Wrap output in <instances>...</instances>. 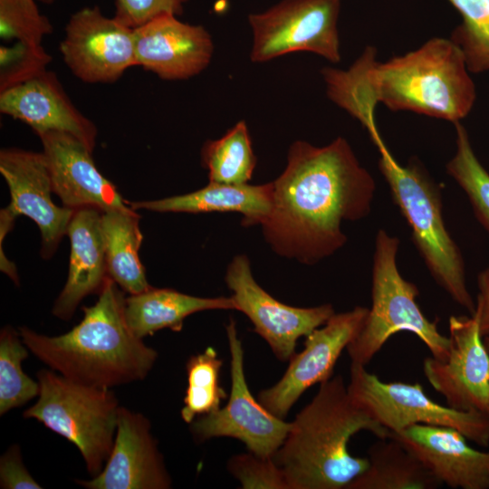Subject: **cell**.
<instances>
[{"label":"cell","instance_id":"cell-1","mask_svg":"<svg viewBox=\"0 0 489 489\" xmlns=\"http://www.w3.org/2000/svg\"><path fill=\"white\" fill-rule=\"evenodd\" d=\"M375 191L372 175L345 139L324 147L297 140L273 182L272 210L261 224L265 240L279 255L317 264L345 244L344 221L369 215Z\"/></svg>","mask_w":489,"mask_h":489},{"label":"cell","instance_id":"cell-2","mask_svg":"<svg viewBox=\"0 0 489 489\" xmlns=\"http://www.w3.org/2000/svg\"><path fill=\"white\" fill-rule=\"evenodd\" d=\"M469 72L461 50L445 38L384 62L368 46L347 71L321 70L329 98L345 110L380 102L454 124L469 114L476 99Z\"/></svg>","mask_w":489,"mask_h":489},{"label":"cell","instance_id":"cell-3","mask_svg":"<svg viewBox=\"0 0 489 489\" xmlns=\"http://www.w3.org/2000/svg\"><path fill=\"white\" fill-rule=\"evenodd\" d=\"M98 294L71 331L50 337L23 326V342L49 369L76 382L111 388L145 379L158 352L129 329L124 291L108 277Z\"/></svg>","mask_w":489,"mask_h":489},{"label":"cell","instance_id":"cell-4","mask_svg":"<svg viewBox=\"0 0 489 489\" xmlns=\"http://www.w3.org/2000/svg\"><path fill=\"white\" fill-rule=\"evenodd\" d=\"M360 431L378 438L389 436L352 401L342 377L332 376L320 383L272 457L289 489H347L369 465L368 457L349 451L350 438Z\"/></svg>","mask_w":489,"mask_h":489},{"label":"cell","instance_id":"cell-5","mask_svg":"<svg viewBox=\"0 0 489 489\" xmlns=\"http://www.w3.org/2000/svg\"><path fill=\"white\" fill-rule=\"evenodd\" d=\"M374 145L380 155V173L410 227L411 239L428 272L456 304L474 315L475 301L467 288L462 253L444 221L439 187L418 160L413 158L403 166L382 139Z\"/></svg>","mask_w":489,"mask_h":489},{"label":"cell","instance_id":"cell-6","mask_svg":"<svg viewBox=\"0 0 489 489\" xmlns=\"http://www.w3.org/2000/svg\"><path fill=\"white\" fill-rule=\"evenodd\" d=\"M399 239L379 229L375 237L372 264V305L357 338L347 347L351 364L368 365L388 339L400 331L415 334L432 357L445 360L449 337L441 334L437 321H429L417 302V286L403 278L397 264Z\"/></svg>","mask_w":489,"mask_h":489},{"label":"cell","instance_id":"cell-7","mask_svg":"<svg viewBox=\"0 0 489 489\" xmlns=\"http://www.w3.org/2000/svg\"><path fill=\"white\" fill-rule=\"evenodd\" d=\"M37 401L24 412L72 443L88 473L99 475L114 444L120 406L110 388L73 381L53 369L37 372Z\"/></svg>","mask_w":489,"mask_h":489},{"label":"cell","instance_id":"cell-8","mask_svg":"<svg viewBox=\"0 0 489 489\" xmlns=\"http://www.w3.org/2000/svg\"><path fill=\"white\" fill-rule=\"evenodd\" d=\"M352 401L389 434L415 424L452 427L468 441L489 446V416L442 406L430 398L420 383L385 382L365 366L351 364L347 386Z\"/></svg>","mask_w":489,"mask_h":489},{"label":"cell","instance_id":"cell-9","mask_svg":"<svg viewBox=\"0 0 489 489\" xmlns=\"http://www.w3.org/2000/svg\"><path fill=\"white\" fill-rule=\"evenodd\" d=\"M340 10V0H282L265 11L250 14L252 62L304 51L339 62Z\"/></svg>","mask_w":489,"mask_h":489},{"label":"cell","instance_id":"cell-10","mask_svg":"<svg viewBox=\"0 0 489 489\" xmlns=\"http://www.w3.org/2000/svg\"><path fill=\"white\" fill-rule=\"evenodd\" d=\"M225 330L231 357L229 400L224 408L196 417L190 423L191 432L198 442L220 436L236 438L249 452L271 457L284 441L292 422L274 416L253 397L244 375L242 341L233 319Z\"/></svg>","mask_w":489,"mask_h":489},{"label":"cell","instance_id":"cell-11","mask_svg":"<svg viewBox=\"0 0 489 489\" xmlns=\"http://www.w3.org/2000/svg\"><path fill=\"white\" fill-rule=\"evenodd\" d=\"M72 72L87 83H111L138 66L134 29L98 6L83 7L69 19L60 44Z\"/></svg>","mask_w":489,"mask_h":489},{"label":"cell","instance_id":"cell-12","mask_svg":"<svg viewBox=\"0 0 489 489\" xmlns=\"http://www.w3.org/2000/svg\"><path fill=\"white\" fill-rule=\"evenodd\" d=\"M225 280L233 292L231 297L237 311L249 318L254 331L282 361L289 360L295 353L301 337L308 336L335 313L330 303L300 308L279 302L256 283L249 259L244 254L231 261Z\"/></svg>","mask_w":489,"mask_h":489},{"label":"cell","instance_id":"cell-13","mask_svg":"<svg viewBox=\"0 0 489 489\" xmlns=\"http://www.w3.org/2000/svg\"><path fill=\"white\" fill-rule=\"evenodd\" d=\"M368 313V308L356 306L350 311L334 313L322 326L312 331L306 336L304 349L289 360L281 379L262 390L258 401L269 412L283 419L309 388L332 377L338 359L360 332Z\"/></svg>","mask_w":489,"mask_h":489},{"label":"cell","instance_id":"cell-14","mask_svg":"<svg viewBox=\"0 0 489 489\" xmlns=\"http://www.w3.org/2000/svg\"><path fill=\"white\" fill-rule=\"evenodd\" d=\"M449 341L445 360H424L426 379L448 407L489 416V352L477 317L452 315Z\"/></svg>","mask_w":489,"mask_h":489},{"label":"cell","instance_id":"cell-15","mask_svg":"<svg viewBox=\"0 0 489 489\" xmlns=\"http://www.w3.org/2000/svg\"><path fill=\"white\" fill-rule=\"evenodd\" d=\"M0 173L11 201L7 207L16 216H26L36 223L41 233V254L49 259L66 235L73 209L56 206L47 163L43 152L20 149L0 151Z\"/></svg>","mask_w":489,"mask_h":489},{"label":"cell","instance_id":"cell-16","mask_svg":"<svg viewBox=\"0 0 489 489\" xmlns=\"http://www.w3.org/2000/svg\"><path fill=\"white\" fill-rule=\"evenodd\" d=\"M75 482L88 489H168L171 478L149 420L120 407L110 455L102 471L91 480Z\"/></svg>","mask_w":489,"mask_h":489},{"label":"cell","instance_id":"cell-17","mask_svg":"<svg viewBox=\"0 0 489 489\" xmlns=\"http://www.w3.org/2000/svg\"><path fill=\"white\" fill-rule=\"evenodd\" d=\"M50 173L53 192L63 206L92 207L105 212L131 207L116 187L99 171L91 150L73 135L49 131L39 136Z\"/></svg>","mask_w":489,"mask_h":489},{"label":"cell","instance_id":"cell-18","mask_svg":"<svg viewBox=\"0 0 489 489\" xmlns=\"http://www.w3.org/2000/svg\"><path fill=\"white\" fill-rule=\"evenodd\" d=\"M138 66L168 81L196 76L209 64L214 44L202 25L174 14L158 16L134 28Z\"/></svg>","mask_w":489,"mask_h":489},{"label":"cell","instance_id":"cell-19","mask_svg":"<svg viewBox=\"0 0 489 489\" xmlns=\"http://www.w3.org/2000/svg\"><path fill=\"white\" fill-rule=\"evenodd\" d=\"M442 484L453 489H489V451L474 449L452 427L415 424L390 433Z\"/></svg>","mask_w":489,"mask_h":489},{"label":"cell","instance_id":"cell-20","mask_svg":"<svg viewBox=\"0 0 489 489\" xmlns=\"http://www.w3.org/2000/svg\"><path fill=\"white\" fill-rule=\"evenodd\" d=\"M0 111L29 125L38 136L49 131L73 135L91 151L95 125L71 101L56 75L44 71L1 91Z\"/></svg>","mask_w":489,"mask_h":489},{"label":"cell","instance_id":"cell-21","mask_svg":"<svg viewBox=\"0 0 489 489\" xmlns=\"http://www.w3.org/2000/svg\"><path fill=\"white\" fill-rule=\"evenodd\" d=\"M66 235L71 241L68 277L53 308V314L64 321L86 296L99 293L109 277L101 212L92 207L74 210Z\"/></svg>","mask_w":489,"mask_h":489},{"label":"cell","instance_id":"cell-22","mask_svg":"<svg viewBox=\"0 0 489 489\" xmlns=\"http://www.w3.org/2000/svg\"><path fill=\"white\" fill-rule=\"evenodd\" d=\"M52 31L35 0H0L1 39L14 43L11 48H0V91L46 71L51 58L42 40Z\"/></svg>","mask_w":489,"mask_h":489},{"label":"cell","instance_id":"cell-23","mask_svg":"<svg viewBox=\"0 0 489 489\" xmlns=\"http://www.w3.org/2000/svg\"><path fill=\"white\" fill-rule=\"evenodd\" d=\"M134 210L156 212H238L242 225H261L270 215L273 205V182L264 185H233L209 182L192 193L158 200L127 201Z\"/></svg>","mask_w":489,"mask_h":489},{"label":"cell","instance_id":"cell-24","mask_svg":"<svg viewBox=\"0 0 489 489\" xmlns=\"http://www.w3.org/2000/svg\"><path fill=\"white\" fill-rule=\"evenodd\" d=\"M209 310L237 311V307L232 297H197L168 288L150 287L125 300L127 323L140 339L166 328L180 331L187 316Z\"/></svg>","mask_w":489,"mask_h":489},{"label":"cell","instance_id":"cell-25","mask_svg":"<svg viewBox=\"0 0 489 489\" xmlns=\"http://www.w3.org/2000/svg\"><path fill=\"white\" fill-rule=\"evenodd\" d=\"M108 276L129 294L149 289L139 257L143 235L134 209L101 212Z\"/></svg>","mask_w":489,"mask_h":489},{"label":"cell","instance_id":"cell-26","mask_svg":"<svg viewBox=\"0 0 489 489\" xmlns=\"http://www.w3.org/2000/svg\"><path fill=\"white\" fill-rule=\"evenodd\" d=\"M369 465L347 489H436L443 484L399 441L379 438L368 449Z\"/></svg>","mask_w":489,"mask_h":489},{"label":"cell","instance_id":"cell-27","mask_svg":"<svg viewBox=\"0 0 489 489\" xmlns=\"http://www.w3.org/2000/svg\"><path fill=\"white\" fill-rule=\"evenodd\" d=\"M201 155L210 182L247 184L256 165L244 120L237 122L222 138L206 142Z\"/></svg>","mask_w":489,"mask_h":489},{"label":"cell","instance_id":"cell-28","mask_svg":"<svg viewBox=\"0 0 489 489\" xmlns=\"http://www.w3.org/2000/svg\"><path fill=\"white\" fill-rule=\"evenodd\" d=\"M223 360L216 350L207 347L202 353L191 356L186 364L187 388L180 414L182 419L192 423L196 417L213 413L220 408L226 398L225 390L219 385Z\"/></svg>","mask_w":489,"mask_h":489},{"label":"cell","instance_id":"cell-29","mask_svg":"<svg viewBox=\"0 0 489 489\" xmlns=\"http://www.w3.org/2000/svg\"><path fill=\"white\" fill-rule=\"evenodd\" d=\"M28 348L13 327L5 326L0 331V415L19 408L38 397L39 383L26 375L22 361L29 353Z\"/></svg>","mask_w":489,"mask_h":489},{"label":"cell","instance_id":"cell-30","mask_svg":"<svg viewBox=\"0 0 489 489\" xmlns=\"http://www.w3.org/2000/svg\"><path fill=\"white\" fill-rule=\"evenodd\" d=\"M455 127V152L446 164L447 174L465 193L476 219L489 233V173L476 157L468 133Z\"/></svg>","mask_w":489,"mask_h":489},{"label":"cell","instance_id":"cell-31","mask_svg":"<svg viewBox=\"0 0 489 489\" xmlns=\"http://www.w3.org/2000/svg\"><path fill=\"white\" fill-rule=\"evenodd\" d=\"M448 1L462 16L450 39L461 50L468 71H489V0Z\"/></svg>","mask_w":489,"mask_h":489},{"label":"cell","instance_id":"cell-32","mask_svg":"<svg viewBox=\"0 0 489 489\" xmlns=\"http://www.w3.org/2000/svg\"><path fill=\"white\" fill-rule=\"evenodd\" d=\"M230 473L242 488L289 489L285 477L273 457H263L251 452L233 456L228 463Z\"/></svg>","mask_w":489,"mask_h":489},{"label":"cell","instance_id":"cell-33","mask_svg":"<svg viewBox=\"0 0 489 489\" xmlns=\"http://www.w3.org/2000/svg\"><path fill=\"white\" fill-rule=\"evenodd\" d=\"M189 0H115L114 17L130 28H137L163 14L180 15Z\"/></svg>","mask_w":489,"mask_h":489},{"label":"cell","instance_id":"cell-34","mask_svg":"<svg viewBox=\"0 0 489 489\" xmlns=\"http://www.w3.org/2000/svg\"><path fill=\"white\" fill-rule=\"evenodd\" d=\"M0 487L3 489H41L23 463L20 447L13 445L0 458Z\"/></svg>","mask_w":489,"mask_h":489},{"label":"cell","instance_id":"cell-35","mask_svg":"<svg viewBox=\"0 0 489 489\" xmlns=\"http://www.w3.org/2000/svg\"><path fill=\"white\" fill-rule=\"evenodd\" d=\"M476 285L478 292L474 315L478 319L481 335L489 336V267L477 274Z\"/></svg>","mask_w":489,"mask_h":489},{"label":"cell","instance_id":"cell-36","mask_svg":"<svg viewBox=\"0 0 489 489\" xmlns=\"http://www.w3.org/2000/svg\"><path fill=\"white\" fill-rule=\"evenodd\" d=\"M483 340H484V346L487 351L489 352V336L483 337Z\"/></svg>","mask_w":489,"mask_h":489},{"label":"cell","instance_id":"cell-37","mask_svg":"<svg viewBox=\"0 0 489 489\" xmlns=\"http://www.w3.org/2000/svg\"><path fill=\"white\" fill-rule=\"evenodd\" d=\"M43 4H53L55 0H37Z\"/></svg>","mask_w":489,"mask_h":489}]
</instances>
